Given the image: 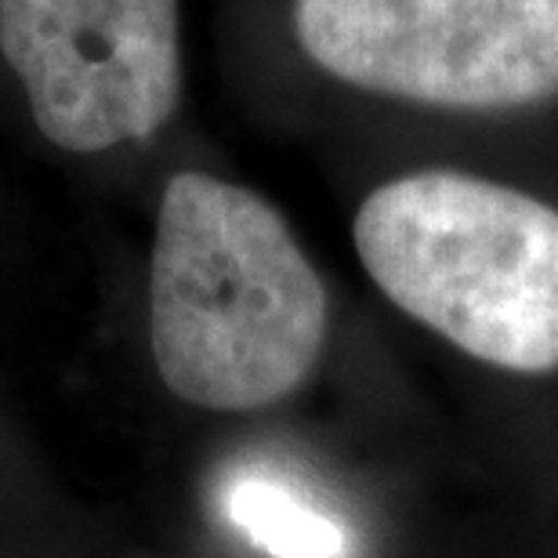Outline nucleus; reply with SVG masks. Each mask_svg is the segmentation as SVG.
<instances>
[{
  "mask_svg": "<svg viewBox=\"0 0 558 558\" xmlns=\"http://www.w3.org/2000/svg\"><path fill=\"white\" fill-rule=\"evenodd\" d=\"M294 33L374 95L453 109L558 95V0H294Z\"/></svg>",
  "mask_w": 558,
  "mask_h": 558,
  "instance_id": "3",
  "label": "nucleus"
},
{
  "mask_svg": "<svg viewBox=\"0 0 558 558\" xmlns=\"http://www.w3.org/2000/svg\"><path fill=\"white\" fill-rule=\"evenodd\" d=\"M0 51L65 153L153 138L182 98L178 0H0Z\"/></svg>",
  "mask_w": 558,
  "mask_h": 558,
  "instance_id": "4",
  "label": "nucleus"
},
{
  "mask_svg": "<svg viewBox=\"0 0 558 558\" xmlns=\"http://www.w3.org/2000/svg\"><path fill=\"white\" fill-rule=\"evenodd\" d=\"M381 294L500 371H558V210L461 171L374 189L352 226Z\"/></svg>",
  "mask_w": 558,
  "mask_h": 558,
  "instance_id": "2",
  "label": "nucleus"
},
{
  "mask_svg": "<svg viewBox=\"0 0 558 558\" xmlns=\"http://www.w3.org/2000/svg\"><path fill=\"white\" fill-rule=\"evenodd\" d=\"M149 344L163 385L204 410H265L308 381L327 290L269 199L199 171L163 185Z\"/></svg>",
  "mask_w": 558,
  "mask_h": 558,
  "instance_id": "1",
  "label": "nucleus"
},
{
  "mask_svg": "<svg viewBox=\"0 0 558 558\" xmlns=\"http://www.w3.org/2000/svg\"><path fill=\"white\" fill-rule=\"evenodd\" d=\"M226 511L243 537L269 558H344L341 522L323 515L294 489L265 475H243L229 486Z\"/></svg>",
  "mask_w": 558,
  "mask_h": 558,
  "instance_id": "5",
  "label": "nucleus"
}]
</instances>
